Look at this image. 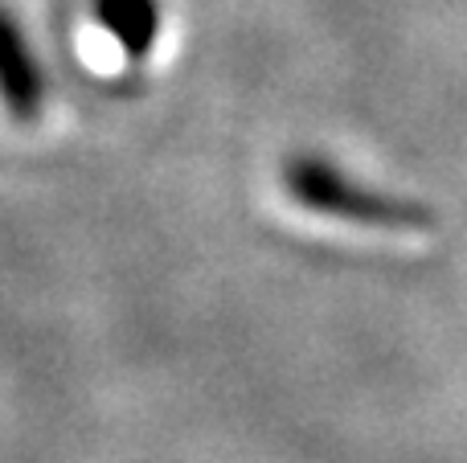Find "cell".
<instances>
[{
    "label": "cell",
    "instance_id": "cell-3",
    "mask_svg": "<svg viewBox=\"0 0 467 463\" xmlns=\"http://www.w3.org/2000/svg\"><path fill=\"white\" fill-rule=\"evenodd\" d=\"M103 33L128 57H148L161 37V0H95L90 5Z\"/></svg>",
    "mask_w": 467,
    "mask_h": 463
},
{
    "label": "cell",
    "instance_id": "cell-1",
    "mask_svg": "<svg viewBox=\"0 0 467 463\" xmlns=\"http://www.w3.org/2000/svg\"><path fill=\"white\" fill-rule=\"evenodd\" d=\"M283 189L287 197L307 213H320L332 221H348V226L365 230H389V234H419V230L435 226V210L414 197L386 193L365 180L348 177L332 160L316 152H296L283 164Z\"/></svg>",
    "mask_w": 467,
    "mask_h": 463
},
{
    "label": "cell",
    "instance_id": "cell-2",
    "mask_svg": "<svg viewBox=\"0 0 467 463\" xmlns=\"http://www.w3.org/2000/svg\"><path fill=\"white\" fill-rule=\"evenodd\" d=\"M0 107L16 123H33L46 107L41 62L25 37V25L5 5H0Z\"/></svg>",
    "mask_w": 467,
    "mask_h": 463
}]
</instances>
